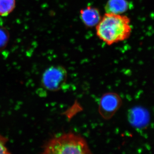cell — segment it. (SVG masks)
Wrapping results in <instances>:
<instances>
[{
	"label": "cell",
	"mask_w": 154,
	"mask_h": 154,
	"mask_svg": "<svg viewBox=\"0 0 154 154\" xmlns=\"http://www.w3.org/2000/svg\"><path fill=\"white\" fill-rule=\"evenodd\" d=\"M150 119L149 111L143 107L135 106L128 110V119L130 124L138 130L146 128Z\"/></svg>",
	"instance_id": "5b68a950"
},
{
	"label": "cell",
	"mask_w": 154,
	"mask_h": 154,
	"mask_svg": "<svg viewBox=\"0 0 154 154\" xmlns=\"http://www.w3.org/2000/svg\"><path fill=\"white\" fill-rule=\"evenodd\" d=\"M122 104V100L119 94L113 92L105 93L99 101V114L105 120H109L115 115Z\"/></svg>",
	"instance_id": "277c9868"
},
{
	"label": "cell",
	"mask_w": 154,
	"mask_h": 154,
	"mask_svg": "<svg viewBox=\"0 0 154 154\" xmlns=\"http://www.w3.org/2000/svg\"><path fill=\"white\" fill-rule=\"evenodd\" d=\"M67 72L63 66H53L46 69L42 74V87L50 91H59L66 82Z\"/></svg>",
	"instance_id": "3957f363"
},
{
	"label": "cell",
	"mask_w": 154,
	"mask_h": 154,
	"mask_svg": "<svg viewBox=\"0 0 154 154\" xmlns=\"http://www.w3.org/2000/svg\"><path fill=\"white\" fill-rule=\"evenodd\" d=\"M96 29L97 37L109 46L126 40L132 31L129 17L107 13L96 25Z\"/></svg>",
	"instance_id": "6da1fadb"
},
{
	"label": "cell",
	"mask_w": 154,
	"mask_h": 154,
	"mask_svg": "<svg viewBox=\"0 0 154 154\" xmlns=\"http://www.w3.org/2000/svg\"><path fill=\"white\" fill-rule=\"evenodd\" d=\"M16 4V0H0V16H8L14 11Z\"/></svg>",
	"instance_id": "ba28073f"
},
{
	"label": "cell",
	"mask_w": 154,
	"mask_h": 154,
	"mask_svg": "<svg viewBox=\"0 0 154 154\" xmlns=\"http://www.w3.org/2000/svg\"><path fill=\"white\" fill-rule=\"evenodd\" d=\"M8 140V138L0 134V154H9L11 153L8 149L6 144Z\"/></svg>",
	"instance_id": "30bf717a"
},
{
	"label": "cell",
	"mask_w": 154,
	"mask_h": 154,
	"mask_svg": "<svg viewBox=\"0 0 154 154\" xmlns=\"http://www.w3.org/2000/svg\"><path fill=\"white\" fill-rule=\"evenodd\" d=\"M80 17L83 24L87 28L96 27L102 18L99 9L91 6L81 9Z\"/></svg>",
	"instance_id": "8992f818"
},
{
	"label": "cell",
	"mask_w": 154,
	"mask_h": 154,
	"mask_svg": "<svg viewBox=\"0 0 154 154\" xmlns=\"http://www.w3.org/2000/svg\"><path fill=\"white\" fill-rule=\"evenodd\" d=\"M131 8V4L127 0H108L105 10L107 13L122 14Z\"/></svg>",
	"instance_id": "52a82bcc"
},
{
	"label": "cell",
	"mask_w": 154,
	"mask_h": 154,
	"mask_svg": "<svg viewBox=\"0 0 154 154\" xmlns=\"http://www.w3.org/2000/svg\"><path fill=\"white\" fill-rule=\"evenodd\" d=\"M10 33L8 30L0 24V52L5 48L8 43Z\"/></svg>",
	"instance_id": "9c48e42d"
},
{
	"label": "cell",
	"mask_w": 154,
	"mask_h": 154,
	"mask_svg": "<svg viewBox=\"0 0 154 154\" xmlns=\"http://www.w3.org/2000/svg\"><path fill=\"white\" fill-rule=\"evenodd\" d=\"M42 153L47 154H91L86 140L72 132L54 137L45 144Z\"/></svg>",
	"instance_id": "7a4b0ae2"
}]
</instances>
